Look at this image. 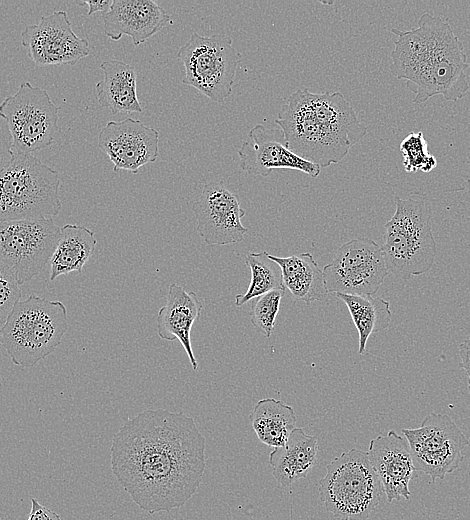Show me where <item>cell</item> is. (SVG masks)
Returning a JSON list of instances; mask_svg holds the SVG:
<instances>
[{
  "label": "cell",
  "instance_id": "16",
  "mask_svg": "<svg viewBox=\"0 0 470 520\" xmlns=\"http://www.w3.org/2000/svg\"><path fill=\"white\" fill-rule=\"evenodd\" d=\"M159 132L137 119L109 121L98 135V147L113 163V171H130L155 162L159 154Z\"/></svg>",
  "mask_w": 470,
  "mask_h": 520
},
{
  "label": "cell",
  "instance_id": "21",
  "mask_svg": "<svg viewBox=\"0 0 470 520\" xmlns=\"http://www.w3.org/2000/svg\"><path fill=\"white\" fill-rule=\"evenodd\" d=\"M104 78L95 84L97 100L112 114L141 113L137 96L136 72L133 66L121 60H107L100 64Z\"/></svg>",
  "mask_w": 470,
  "mask_h": 520
},
{
  "label": "cell",
  "instance_id": "34",
  "mask_svg": "<svg viewBox=\"0 0 470 520\" xmlns=\"http://www.w3.org/2000/svg\"><path fill=\"white\" fill-rule=\"evenodd\" d=\"M0 344H1V336H0Z\"/></svg>",
  "mask_w": 470,
  "mask_h": 520
},
{
  "label": "cell",
  "instance_id": "17",
  "mask_svg": "<svg viewBox=\"0 0 470 520\" xmlns=\"http://www.w3.org/2000/svg\"><path fill=\"white\" fill-rule=\"evenodd\" d=\"M368 459L377 473L387 502L410 498V481L416 477L409 444L405 437L391 430L369 443Z\"/></svg>",
  "mask_w": 470,
  "mask_h": 520
},
{
  "label": "cell",
  "instance_id": "30",
  "mask_svg": "<svg viewBox=\"0 0 470 520\" xmlns=\"http://www.w3.org/2000/svg\"><path fill=\"white\" fill-rule=\"evenodd\" d=\"M13 153L12 135L6 119L0 112V171L9 164Z\"/></svg>",
  "mask_w": 470,
  "mask_h": 520
},
{
  "label": "cell",
  "instance_id": "32",
  "mask_svg": "<svg viewBox=\"0 0 470 520\" xmlns=\"http://www.w3.org/2000/svg\"><path fill=\"white\" fill-rule=\"evenodd\" d=\"M461 366L464 369L468 380V391L470 393V337L459 345Z\"/></svg>",
  "mask_w": 470,
  "mask_h": 520
},
{
  "label": "cell",
  "instance_id": "29",
  "mask_svg": "<svg viewBox=\"0 0 470 520\" xmlns=\"http://www.w3.org/2000/svg\"><path fill=\"white\" fill-rule=\"evenodd\" d=\"M21 289L14 272L0 261V324H4L20 301Z\"/></svg>",
  "mask_w": 470,
  "mask_h": 520
},
{
  "label": "cell",
  "instance_id": "25",
  "mask_svg": "<svg viewBox=\"0 0 470 520\" xmlns=\"http://www.w3.org/2000/svg\"><path fill=\"white\" fill-rule=\"evenodd\" d=\"M336 297L343 301L349 310L359 335L358 352L364 354L371 334L389 327L392 319L390 303L374 295L336 293Z\"/></svg>",
  "mask_w": 470,
  "mask_h": 520
},
{
  "label": "cell",
  "instance_id": "35",
  "mask_svg": "<svg viewBox=\"0 0 470 520\" xmlns=\"http://www.w3.org/2000/svg\"><path fill=\"white\" fill-rule=\"evenodd\" d=\"M0 520H2V518L0 517Z\"/></svg>",
  "mask_w": 470,
  "mask_h": 520
},
{
  "label": "cell",
  "instance_id": "3",
  "mask_svg": "<svg viewBox=\"0 0 470 520\" xmlns=\"http://www.w3.org/2000/svg\"><path fill=\"white\" fill-rule=\"evenodd\" d=\"M275 124L294 154L320 168L339 163L367 132L357 112L338 91H294Z\"/></svg>",
  "mask_w": 470,
  "mask_h": 520
},
{
  "label": "cell",
  "instance_id": "8",
  "mask_svg": "<svg viewBox=\"0 0 470 520\" xmlns=\"http://www.w3.org/2000/svg\"><path fill=\"white\" fill-rule=\"evenodd\" d=\"M177 56L184 66L183 84L194 87L216 103L230 96L242 58L230 36H201L194 32L179 47Z\"/></svg>",
  "mask_w": 470,
  "mask_h": 520
},
{
  "label": "cell",
  "instance_id": "1",
  "mask_svg": "<svg viewBox=\"0 0 470 520\" xmlns=\"http://www.w3.org/2000/svg\"><path fill=\"white\" fill-rule=\"evenodd\" d=\"M205 438L182 412L147 409L114 434L111 470L145 512H170L189 501L206 467Z\"/></svg>",
  "mask_w": 470,
  "mask_h": 520
},
{
  "label": "cell",
  "instance_id": "4",
  "mask_svg": "<svg viewBox=\"0 0 470 520\" xmlns=\"http://www.w3.org/2000/svg\"><path fill=\"white\" fill-rule=\"evenodd\" d=\"M395 203V213L384 226L381 248L388 271L408 280L428 272L435 262L432 207L428 196L418 192L396 197Z\"/></svg>",
  "mask_w": 470,
  "mask_h": 520
},
{
  "label": "cell",
  "instance_id": "10",
  "mask_svg": "<svg viewBox=\"0 0 470 520\" xmlns=\"http://www.w3.org/2000/svg\"><path fill=\"white\" fill-rule=\"evenodd\" d=\"M409 444L414 467L430 477V483L443 480L460 468L462 450L468 438L447 414L431 412L421 426L402 429Z\"/></svg>",
  "mask_w": 470,
  "mask_h": 520
},
{
  "label": "cell",
  "instance_id": "26",
  "mask_svg": "<svg viewBox=\"0 0 470 520\" xmlns=\"http://www.w3.org/2000/svg\"><path fill=\"white\" fill-rule=\"evenodd\" d=\"M245 263L250 269L251 279L247 291L235 296L237 307L269 291L285 289L281 269L277 263L269 259L266 251L247 254Z\"/></svg>",
  "mask_w": 470,
  "mask_h": 520
},
{
  "label": "cell",
  "instance_id": "5",
  "mask_svg": "<svg viewBox=\"0 0 470 520\" xmlns=\"http://www.w3.org/2000/svg\"><path fill=\"white\" fill-rule=\"evenodd\" d=\"M67 329V309L62 302L30 295L16 303L2 325L1 345L15 365L28 368L50 355Z\"/></svg>",
  "mask_w": 470,
  "mask_h": 520
},
{
  "label": "cell",
  "instance_id": "19",
  "mask_svg": "<svg viewBox=\"0 0 470 520\" xmlns=\"http://www.w3.org/2000/svg\"><path fill=\"white\" fill-rule=\"evenodd\" d=\"M203 304L193 291L187 292L183 287L172 283L169 285L165 305L156 317L157 333L163 340H179L182 344L193 370H197L190 332L193 324L199 319Z\"/></svg>",
  "mask_w": 470,
  "mask_h": 520
},
{
  "label": "cell",
  "instance_id": "9",
  "mask_svg": "<svg viewBox=\"0 0 470 520\" xmlns=\"http://www.w3.org/2000/svg\"><path fill=\"white\" fill-rule=\"evenodd\" d=\"M59 107L46 90L23 82L0 104L13 140V150L32 154L50 146L58 130Z\"/></svg>",
  "mask_w": 470,
  "mask_h": 520
},
{
  "label": "cell",
  "instance_id": "27",
  "mask_svg": "<svg viewBox=\"0 0 470 520\" xmlns=\"http://www.w3.org/2000/svg\"><path fill=\"white\" fill-rule=\"evenodd\" d=\"M404 170L430 172L437 165V159L428 151L427 142L421 131L409 133L400 143Z\"/></svg>",
  "mask_w": 470,
  "mask_h": 520
},
{
  "label": "cell",
  "instance_id": "7",
  "mask_svg": "<svg viewBox=\"0 0 470 520\" xmlns=\"http://www.w3.org/2000/svg\"><path fill=\"white\" fill-rule=\"evenodd\" d=\"M319 483L325 509L338 520H368L384 490L367 452L352 448L326 465Z\"/></svg>",
  "mask_w": 470,
  "mask_h": 520
},
{
  "label": "cell",
  "instance_id": "22",
  "mask_svg": "<svg viewBox=\"0 0 470 520\" xmlns=\"http://www.w3.org/2000/svg\"><path fill=\"white\" fill-rule=\"evenodd\" d=\"M268 257L280 267L283 284L295 299L306 304L326 300L329 292L324 274L311 253L305 252L288 257H278L268 253Z\"/></svg>",
  "mask_w": 470,
  "mask_h": 520
},
{
  "label": "cell",
  "instance_id": "33",
  "mask_svg": "<svg viewBox=\"0 0 470 520\" xmlns=\"http://www.w3.org/2000/svg\"><path fill=\"white\" fill-rule=\"evenodd\" d=\"M78 5L88 6V12L87 15L91 16L95 12H101V14H104L108 12L110 9V6L112 4L111 0H101V1H91V0H84L82 2H76Z\"/></svg>",
  "mask_w": 470,
  "mask_h": 520
},
{
  "label": "cell",
  "instance_id": "23",
  "mask_svg": "<svg viewBox=\"0 0 470 520\" xmlns=\"http://www.w3.org/2000/svg\"><path fill=\"white\" fill-rule=\"evenodd\" d=\"M96 244L97 240L92 230L78 224L62 226L50 259L49 280L72 272H81L92 256Z\"/></svg>",
  "mask_w": 470,
  "mask_h": 520
},
{
  "label": "cell",
  "instance_id": "31",
  "mask_svg": "<svg viewBox=\"0 0 470 520\" xmlns=\"http://www.w3.org/2000/svg\"><path fill=\"white\" fill-rule=\"evenodd\" d=\"M27 520H62L58 513L43 506L36 498H31V510Z\"/></svg>",
  "mask_w": 470,
  "mask_h": 520
},
{
  "label": "cell",
  "instance_id": "14",
  "mask_svg": "<svg viewBox=\"0 0 470 520\" xmlns=\"http://www.w3.org/2000/svg\"><path fill=\"white\" fill-rule=\"evenodd\" d=\"M197 232L207 245L239 243L249 232L242 224L245 211L223 182L207 183L194 201Z\"/></svg>",
  "mask_w": 470,
  "mask_h": 520
},
{
  "label": "cell",
  "instance_id": "24",
  "mask_svg": "<svg viewBox=\"0 0 470 520\" xmlns=\"http://www.w3.org/2000/svg\"><path fill=\"white\" fill-rule=\"evenodd\" d=\"M249 419L259 441L273 448L285 445L297 421L293 407L274 398L259 400Z\"/></svg>",
  "mask_w": 470,
  "mask_h": 520
},
{
  "label": "cell",
  "instance_id": "2",
  "mask_svg": "<svg viewBox=\"0 0 470 520\" xmlns=\"http://www.w3.org/2000/svg\"><path fill=\"white\" fill-rule=\"evenodd\" d=\"M391 31L397 39L389 70L397 79L405 80L415 95L413 103H425L436 95L457 101L468 92L467 55L450 24L425 12L416 28Z\"/></svg>",
  "mask_w": 470,
  "mask_h": 520
},
{
  "label": "cell",
  "instance_id": "20",
  "mask_svg": "<svg viewBox=\"0 0 470 520\" xmlns=\"http://www.w3.org/2000/svg\"><path fill=\"white\" fill-rule=\"evenodd\" d=\"M317 454V437L295 427L285 445L274 448L270 453L272 475L282 486L290 487L306 477L316 464Z\"/></svg>",
  "mask_w": 470,
  "mask_h": 520
},
{
  "label": "cell",
  "instance_id": "6",
  "mask_svg": "<svg viewBox=\"0 0 470 520\" xmlns=\"http://www.w3.org/2000/svg\"><path fill=\"white\" fill-rule=\"evenodd\" d=\"M58 172L32 154L14 151L0 171V221L48 219L61 210Z\"/></svg>",
  "mask_w": 470,
  "mask_h": 520
},
{
  "label": "cell",
  "instance_id": "28",
  "mask_svg": "<svg viewBox=\"0 0 470 520\" xmlns=\"http://www.w3.org/2000/svg\"><path fill=\"white\" fill-rule=\"evenodd\" d=\"M284 294L285 289L269 291L257 297L251 308V324L257 332L265 337H270L274 331L276 317Z\"/></svg>",
  "mask_w": 470,
  "mask_h": 520
},
{
  "label": "cell",
  "instance_id": "11",
  "mask_svg": "<svg viewBox=\"0 0 470 520\" xmlns=\"http://www.w3.org/2000/svg\"><path fill=\"white\" fill-rule=\"evenodd\" d=\"M59 235L52 218L0 221V261L21 286L50 261Z\"/></svg>",
  "mask_w": 470,
  "mask_h": 520
},
{
  "label": "cell",
  "instance_id": "15",
  "mask_svg": "<svg viewBox=\"0 0 470 520\" xmlns=\"http://www.w3.org/2000/svg\"><path fill=\"white\" fill-rule=\"evenodd\" d=\"M237 153L240 168L253 176L267 177L280 168L298 170L316 178L321 171L318 165L294 154L287 147L280 127L267 120L250 129Z\"/></svg>",
  "mask_w": 470,
  "mask_h": 520
},
{
  "label": "cell",
  "instance_id": "13",
  "mask_svg": "<svg viewBox=\"0 0 470 520\" xmlns=\"http://www.w3.org/2000/svg\"><path fill=\"white\" fill-rule=\"evenodd\" d=\"M21 44L37 66L74 65L90 53L89 40L75 34L64 10L43 15L37 24L26 26Z\"/></svg>",
  "mask_w": 470,
  "mask_h": 520
},
{
  "label": "cell",
  "instance_id": "18",
  "mask_svg": "<svg viewBox=\"0 0 470 520\" xmlns=\"http://www.w3.org/2000/svg\"><path fill=\"white\" fill-rule=\"evenodd\" d=\"M101 16L108 38L118 41L127 35L135 46L173 22L170 14L152 0H112L108 12Z\"/></svg>",
  "mask_w": 470,
  "mask_h": 520
},
{
  "label": "cell",
  "instance_id": "12",
  "mask_svg": "<svg viewBox=\"0 0 470 520\" xmlns=\"http://www.w3.org/2000/svg\"><path fill=\"white\" fill-rule=\"evenodd\" d=\"M322 271L328 292L349 295H374L389 273L381 246L369 238L342 244Z\"/></svg>",
  "mask_w": 470,
  "mask_h": 520
}]
</instances>
